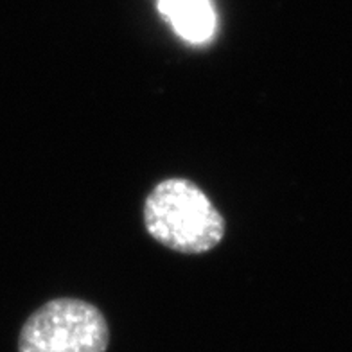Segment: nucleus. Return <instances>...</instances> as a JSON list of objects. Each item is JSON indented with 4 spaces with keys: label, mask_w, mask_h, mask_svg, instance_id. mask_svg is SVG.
Listing matches in <instances>:
<instances>
[{
    "label": "nucleus",
    "mask_w": 352,
    "mask_h": 352,
    "mask_svg": "<svg viewBox=\"0 0 352 352\" xmlns=\"http://www.w3.org/2000/svg\"><path fill=\"white\" fill-rule=\"evenodd\" d=\"M160 11L186 42H209L216 29V16L209 0H158Z\"/></svg>",
    "instance_id": "7ed1b4c3"
},
{
    "label": "nucleus",
    "mask_w": 352,
    "mask_h": 352,
    "mask_svg": "<svg viewBox=\"0 0 352 352\" xmlns=\"http://www.w3.org/2000/svg\"><path fill=\"white\" fill-rule=\"evenodd\" d=\"M110 327L101 311L79 298H54L29 316L19 352H107Z\"/></svg>",
    "instance_id": "f03ea898"
},
{
    "label": "nucleus",
    "mask_w": 352,
    "mask_h": 352,
    "mask_svg": "<svg viewBox=\"0 0 352 352\" xmlns=\"http://www.w3.org/2000/svg\"><path fill=\"white\" fill-rule=\"evenodd\" d=\"M144 227L169 250L198 255L223 241L227 223L195 182L167 178L157 184L144 201Z\"/></svg>",
    "instance_id": "f257e3e1"
}]
</instances>
